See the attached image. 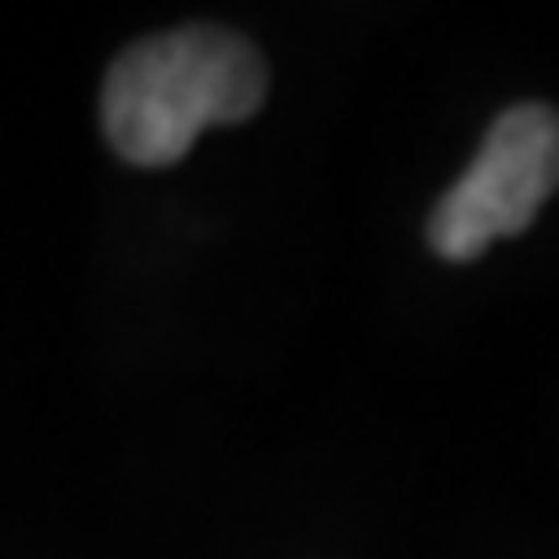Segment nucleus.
<instances>
[{
    "label": "nucleus",
    "mask_w": 559,
    "mask_h": 559,
    "mask_svg": "<svg viewBox=\"0 0 559 559\" xmlns=\"http://www.w3.org/2000/svg\"><path fill=\"white\" fill-rule=\"evenodd\" d=\"M270 68L228 26H177L124 47L104 79V140L130 166H171L213 124H239L264 104Z\"/></svg>",
    "instance_id": "1"
},
{
    "label": "nucleus",
    "mask_w": 559,
    "mask_h": 559,
    "mask_svg": "<svg viewBox=\"0 0 559 559\" xmlns=\"http://www.w3.org/2000/svg\"><path fill=\"white\" fill-rule=\"evenodd\" d=\"M559 187V109L513 104L502 109L472 166L436 202L425 239L440 260H481L498 239H513L539 218Z\"/></svg>",
    "instance_id": "2"
}]
</instances>
